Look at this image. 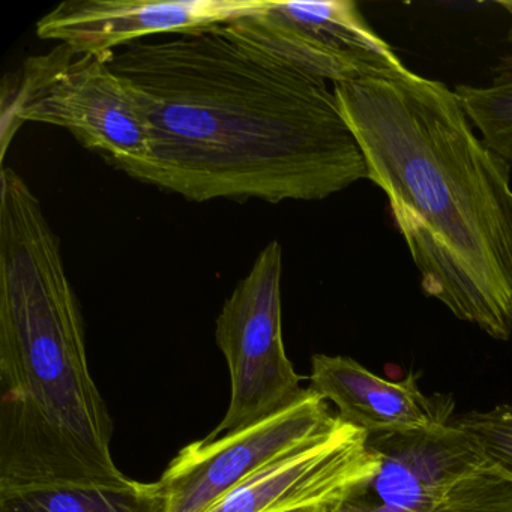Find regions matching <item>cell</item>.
Listing matches in <instances>:
<instances>
[{"label":"cell","instance_id":"obj_9","mask_svg":"<svg viewBox=\"0 0 512 512\" xmlns=\"http://www.w3.org/2000/svg\"><path fill=\"white\" fill-rule=\"evenodd\" d=\"M265 0H67L37 23L40 40L110 56L146 37L181 34L262 10Z\"/></svg>","mask_w":512,"mask_h":512},{"label":"cell","instance_id":"obj_7","mask_svg":"<svg viewBox=\"0 0 512 512\" xmlns=\"http://www.w3.org/2000/svg\"><path fill=\"white\" fill-rule=\"evenodd\" d=\"M340 422L328 401L308 388L301 400L269 418L218 439L190 443L157 481L167 512H205L233 488Z\"/></svg>","mask_w":512,"mask_h":512},{"label":"cell","instance_id":"obj_4","mask_svg":"<svg viewBox=\"0 0 512 512\" xmlns=\"http://www.w3.org/2000/svg\"><path fill=\"white\" fill-rule=\"evenodd\" d=\"M112 56V55H110ZM110 56L76 55L59 44L25 59L2 85V160L25 122L65 128L130 178L148 161L145 113Z\"/></svg>","mask_w":512,"mask_h":512},{"label":"cell","instance_id":"obj_17","mask_svg":"<svg viewBox=\"0 0 512 512\" xmlns=\"http://www.w3.org/2000/svg\"><path fill=\"white\" fill-rule=\"evenodd\" d=\"M500 7L505 8L508 11L509 16L512 17V2H499ZM508 40L512 43V25L509 29Z\"/></svg>","mask_w":512,"mask_h":512},{"label":"cell","instance_id":"obj_1","mask_svg":"<svg viewBox=\"0 0 512 512\" xmlns=\"http://www.w3.org/2000/svg\"><path fill=\"white\" fill-rule=\"evenodd\" d=\"M137 41L110 56L146 116L148 161L134 179L190 202L328 199L367 163L325 80L227 23Z\"/></svg>","mask_w":512,"mask_h":512},{"label":"cell","instance_id":"obj_12","mask_svg":"<svg viewBox=\"0 0 512 512\" xmlns=\"http://www.w3.org/2000/svg\"><path fill=\"white\" fill-rule=\"evenodd\" d=\"M0 512H167L158 482L0 493Z\"/></svg>","mask_w":512,"mask_h":512},{"label":"cell","instance_id":"obj_3","mask_svg":"<svg viewBox=\"0 0 512 512\" xmlns=\"http://www.w3.org/2000/svg\"><path fill=\"white\" fill-rule=\"evenodd\" d=\"M0 493L119 485L113 422L86 352L61 239L11 167L0 172Z\"/></svg>","mask_w":512,"mask_h":512},{"label":"cell","instance_id":"obj_11","mask_svg":"<svg viewBox=\"0 0 512 512\" xmlns=\"http://www.w3.org/2000/svg\"><path fill=\"white\" fill-rule=\"evenodd\" d=\"M367 445L377 460L370 491L398 512H430L457 482L487 463L454 422L436 430L367 436Z\"/></svg>","mask_w":512,"mask_h":512},{"label":"cell","instance_id":"obj_10","mask_svg":"<svg viewBox=\"0 0 512 512\" xmlns=\"http://www.w3.org/2000/svg\"><path fill=\"white\" fill-rule=\"evenodd\" d=\"M310 389L337 407V416L365 436L436 430L451 424L454 401L422 392L416 374L385 379L349 356L314 355Z\"/></svg>","mask_w":512,"mask_h":512},{"label":"cell","instance_id":"obj_2","mask_svg":"<svg viewBox=\"0 0 512 512\" xmlns=\"http://www.w3.org/2000/svg\"><path fill=\"white\" fill-rule=\"evenodd\" d=\"M334 94L422 290L494 340H512L511 167L442 82L406 68Z\"/></svg>","mask_w":512,"mask_h":512},{"label":"cell","instance_id":"obj_6","mask_svg":"<svg viewBox=\"0 0 512 512\" xmlns=\"http://www.w3.org/2000/svg\"><path fill=\"white\" fill-rule=\"evenodd\" d=\"M227 25L289 67L332 85L406 70L352 0H265L262 10Z\"/></svg>","mask_w":512,"mask_h":512},{"label":"cell","instance_id":"obj_13","mask_svg":"<svg viewBox=\"0 0 512 512\" xmlns=\"http://www.w3.org/2000/svg\"><path fill=\"white\" fill-rule=\"evenodd\" d=\"M493 71L490 85H458L454 92L482 142L512 169V56Z\"/></svg>","mask_w":512,"mask_h":512},{"label":"cell","instance_id":"obj_14","mask_svg":"<svg viewBox=\"0 0 512 512\" xmlns=\"http://www.w3.org/2000/svg\"><path fill=\"white\" fill-rule=\"evenodd\" d=\"M430 512H512V481L484 463L457 482Z\"/></svg>","mask_w":512,"mask_h":512},{"label":"cell","instance_id":"obj_5","mask_svg":"<svg viewBox=\"0 0 512 512\" xmlns=\"http://www.w3.org/2000/svg\"><path fill=\"white\" fill-rule=\"evenodd\" d=\"M283 248L269 242L226 299L215 322L232 382L223 421L205 437L218 439L292 406L307 394L287 356L281 329Z\"/></svg>","mask_w":512,"mask_h":512},{"label":"cell","instance_id":"obj_16","mask_svg":"<svg viewBox=\"0 0 512 512\" xmlns=\"http://www.w3.org/2000/svg\"><path fill=\"white\" fill-rule=\"evenodd\" d=\"M325 512H398L376 499L370 488L325 506Z\"/></svg>","mask_w":512,"mask_h":512},{"label":"cell","instance_id":"obj_15","mask_svg":"<svg viewBox=\"0 0 512 512\" xmlns=\"http://www.w3.org/2000/svg\"><path fill=\"white\" fill-rule=\"evenodd\" d=\"M452 422L478 446L487 463L512 481V404L475 410Z\"/></svg>","mask_w":512,"mask_h":512},{"label":"cell","instance_id":"obj_18","mask_svg":"<svg viewBox=\"0 0 512 512\" xmlns=\"http://www.w3.org/2000/svg\"><path fill=\"white\" fill-rule=\"evenodd\" d=\"M295 512H325V506H322V508L301 509V511H295Z\"/></svg>","mask_w":512,"mask_h":512},{"label":"cell","instance_id":"obj_8","mask_svg":"<svg viewBox=\"0 0 512 512\" xmlns=\"http://www.w3.org/2000/svg\"><path fill=\"white\" fill-rule=\"evenodd\" d=\"M377 460L362 431L343 421L233 488L205 512H295L370 488Z\"/></svg>","mask_w":512,"mask_h":512}]
</instances>
